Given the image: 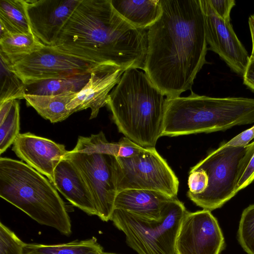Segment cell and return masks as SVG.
I'll return each instance as SVG.
<instances>
[{
  "instance_id": "obj_4",
  "label": "cell",
  "mask_w": 254,
  "mask_h": 254,
  "mask_svg": "<svg viewBox=\"0 0 254 254\" xmlns=\"http://www.w3.org/2000/svg\"><path fill=\"white\" fill-rule=\"evenodd\" d=\"M0 196L39 224L71 234L66 206L55 185L22 161L0 157Z\"/></svg>"
},
{
  "instance_id": "obj_25",
  "label": "cell",
  "mask_w": 254,
  "mask_h": 254,
  "mask_svg": "<svg viewBox=\"0 0 254 254\" xmlns=\"http://www.w3.org/2000/svg\"><path fill=\"white\" fill-rule=\"evenodd\" d=\"M0 104L7 101L24 99L25 84L14 72L6 57L0 52Z\"/></svg>"
},
{
  "instance_id": "obj_20",
  "label": "cell",
  "mask_w": 254,
  "mask_h": 254,
  "mask_svg": "<svg viewBox=\"0 0 254 254\" xmlns=\"http://www.w3.org/2000/svg\"><path fill=\"white\" fill-rule=\"evenodd\" d=\"M90 76V73L31 82L25 84V95L50 96L69 92H78L88 81Z\"/></svg>"
},
{
  "instance_id": "obj_35",
  "label": "cell",
  "mask_w": 254,
  "mask_h": 254,
  "mask_svg": "<svg viewBox=\"0 0 254 254\" xmlns=\"http://www.w3.org/2000/svg\"><path fill=\"white\" fill-rule=\"evenodd\" d=\"M99 254H118L115 253H107V252H104V251L100 252Z\"/></svg>"
},
{
  "instance_id": "obj_24",
  "label": "cell",
  "mask_w": 254,
  "mask_h": 254,
  "mask_svg": "<svg viewBox=\"0 0 254 254\" xmlns=\"http://www.w3.org/2000/svg\"><path fill=\"white\" fill-rule=\"evenodd\" d=\"M0 21L12 33H32L24 0H0Z\"/></svg>"
},
{
  "instance_id": "obj_34",
  "label": "cell",
  "mask_w": 254,
  "mask_h": 254,
  "mask_svg": "<svg viewBox=\"0 0 254 254\" xmlns=\"http://www.w3.org/2000/svg\"><path fill=\"white\" fill-rule=\"evenodd\" d=\"M249 25L252 39V52L250 56L249 61H254V14H252L249 18Z\"/></svg>"
},
{
  "instance_id": "obj_7",
  "label": "cell",
  "mask_w": 254,
  "mask_h": 254,
  "mask_svg": "<svg viewBox=\"0 0 254 254\" xmlns=\"http://www.w3.org/2000/svg\"><path fill=\"white\" fill-rule=\"evenodd\" d=\"M106 137L101 131L89 136L78 137L73 150L65 156L78 169L93 196L97 216L110 220L118 193L116 156L102 153Z\"/></svg>"
},
{
  "instance_id": "obj_11",
  "label": "cell",
  "mask_w": 254,
  "mask_h": 254,
  "mask_svg": "<svg viewBox=\"0 0 254 254\" xmlns=\"http://www.w3.org/2000/svg\"><path fill=\"white\" fill-rule=\"evenodd\" d=\"M225 246L218 222L210 211H187L177 237L176 254H220Z\"/></svg>"
},
{
  "instance_id": "obj_6",
  "label": "cell",
  "mask_w": 254,
  "mask_h": 254,
  "mask_svg": "<svg viewBox=\"0 0 254 254\" xmlns=\"http://www.w3.org/2000/svg\"><path fill=\"white\" fill-rule=\"evenodd\" d=\"M187 212L176 197L165 206L158 220L114 209L110 220L123 232L127 245L138 254H176L177 237Z\"/></svg>"
},
{
  "instance_id": "obj_18",
  "label": "cell",
  "mask_w": 254,
  "mask_h": 254,
  "mask_svg": "<svg viewBox=\"0 0 254 254\" xmlns=\"http://www.w3.org/2000/svg\"><path fill=\"white\" fill-rule=\"evenodd\" d=\"M111 2L124 20L140 29H148L162 13L160 0H111Z\"/></svg>"
},
{
  "instance_id": "obj_33",
  "label": "cell",
  "mask_w": 254,
  "mask_h": 254,
  "mask_svg": "<svg viewBox=\"0 0 254 254\" xmlns=\"http://www.w3.org/2000/svg\"><path fill=\"white\" fill-rule=\"evenodd\" d=\"M243 78L244 84L254 92V61H249Z\"/></svg>"
},
{
  "instance_id": "obj_32",
  "label": "cell",
  "mask_w": 254,
  "mask_h": 254,
  "mask_svg": "<svg viewBox=\"0 0 254 254\" xmlns=\"http://www.w3.org/2000/svg\"><path fill=\"white\" fill-rule=\"evenodd\" d=\"M254 138V126L245 130L226 143L224 146L245 147Z\"/></svg>"
},
{
  "instance_id": "obj_9",
  "label": "cell",
  "mask_w": 254,
  "mask_h": 254,
  "mask_svg": "<svg viewBox=\"0 0 254 254\" xmlns=\"http://www.w3.org/2000/svg\"><path fill=\"white\" fill-rule=\"evenodd\" d=\"M115 170L118 192L143 189L177 196L178 179L155 147L131 158L116 157Z\"/></svg>"
},
{
  "instance_id": "obj_22",
  "label": "cell",
  "mask_w": 254,
  "mask_h": 254,
  "mask_svg": "<svg viewBox=\"0 0 254 254\" xmlns=\"http://www.w3.org/2000/svg\"><path fill=\"white\" fill-rule=\"evenodd\" d=\"M20 107L17 100L0 104V153L12 144L20 134Z\"/></svg>"
},
{
  "instance_id": "obj_1",
  "label": "cell",
  "mask_w": 254,
  "mask_h": 254,
  "mask_svg": "<svg viewBox=\"0 0 254 254\" xmlns=\"http://www.w3.org/2000/svg\"><path fill=\"white\" fill-rule=\"evenodd\" d=\"M162 13L147 32L143 70L167 98L191 91L207 63L208 50L200 0H160Z\"/></svg>"
},
{
  "instance_id": "obj_26",
  "label": "cell",
  "mask_w": 254,
  "mask_h": 254,
  "mask_svg": "<svg viewBox=\"0 0 254 254\" xmlns=\"http://www.w3.org/2000/svg\"><path fill=\"white\" fill-rule=\"evenodd\" d=\"M237 237L243 250L248 254H254V204L249 205L243 210Z\"/></svg>"
},
{
  "instance_id": "obj_16",
  "label": "cell",
  "mask_w": 254,
  "mask_h": 254,
  "mask_svg": "<svg viewBox=\"0 0 254 254\" xmlns=\"http://www.w3.org/2000/svg\"><path fill=\"white\" fill-rule=\"evenodd\" d=\"M54 185L72 205L89 215H97L93 196L83 176L65 157L55 169Z\"/></svg>"
},
{
  "instance_id": "obj_3",
  "label": "cell",
  "mask_w": 254,
  "mask_h": 254,
  "mask_svg": "<svg viewBox=\"0 0 254 254\" xmlns=\"http://www.w3.org/2000/svg\"><path fill=\"white\" fill-rule=\"evenodd\" d=\"M146 74L126 70L110 93L107 105L119 131L144 148L162 136L166 98Z\"/></svg>"
},
{
  "instance_id": "obj_29",
  "label": "cell",
  "mask_w": 254,
  "mask_h": 254,
  "mask_svg": "<svg viewBox=\"0 0 254 254\" xmlns=\"http://www.w3.org/2000/svg\"><path fill=\"white\" fill-rule=\"evenodd\" d=\"M208 178L206 172L202 169L190 170L188 184V192L193 194L203 192L207 188Z\"/></svg>"
},
{
  "instance_id": "obj_28",
  "label": "cell",
  "mask_w": 254,
  "mask_h": 254,
  "mask_svg": "<svg viewBox=\"0 0 254 254\" xmlns=\"http://www.w3.org/2000/svg\"><path fill=\"white\" fill-rule=\"evenodd\" d=\"M26 243L0 222V254H24Z\"/></svg>"
},
{
  "instance_id": "obj_27",
  "label": "cell",
  "mask_w": 254,
  "mask_h": 254,
  "mask_svg": "<svg viewBox=\"0 0 254 254\" xmlns=\"http://www.w3.org/2000/svg\"><path fill=\"white\" fill-rule=\"evenodd\" d=\"M246 147L236 188L237 193L250 185L254 180V141Z\"/></svg>"
},
{
  "instance_id": "obj_19",
  "label": "cell",
  "mask_w": 254,
  "mask_h": 254,
  "mask_svg": "<svg viewBox=\"0 0 254 254\" xmlns=\"http://www.w3.org/2000/svg\"><path fill=\"white\" fill-rule=\"evenodd\" d=\"M77 93L69 92L50 96L25 95L24 99L27 104L43 118L55 123L65 120L73 114L67 109L66 106Z\"/></svg>"
},
{
  "instance_id": "obj_13",
  "label": "cell",
  "mask_w": 254,
  "mask_h": 254,
  "mask_svg": "<svg viewBox=\"0 0 254 254\" xmlns=\"http://www.w3.org/2000/svg\"><path fill=\"white\" fill-rule=\"evenodd\" d=\"M34 35L45 46L54 47L63 28L80 0H24Z\"/></svg>"
},
{
  "instance_id": "obj_8",
  "label": "cell",
  "mask_w": 254,
  "mask_h": 254,
  "mask_svg": "<svg viewBox=\"0 0 254 254\" xmlns=\"http://www.w3.org/2000/svg\"><path fill=\"white\" fill-rule=\"evenodd\" d=\"M246 149V146H224L222 144L191 168L190 170H203L207 175L208 183L206 190L201 193L188 192L189 198L203 209L211 211L221 207L234 196Z\"/></svg>"
},
{
  "instance_id": "obj_10",
  "label": "cell",
  "mask_w": 254,
  "mask_h": 254,
  "mask_svg": "<svg viewBox=\"0 0 254 254\" xmlns=\"http://www.w3.org/2000/svg\"><path fill=\"white\" fill-rule=\"evenodd\" d=\"M101 63H104L44 46L41 50L10 63V64L14 72L27 84L39 80L89 73Z\"/></svg>"
},
{
  "instance_id": "obj_30",
  "label": "cell",
  "mask_w": 254,
  "mask_h": 254,
  "mask_svg": "<svg viewBox=\"0 0 254 254\" xmlns=\"http://www.w3.org/2000/svg\"><path fill=\"white\" fill-rule=\"evenodd\" d=\"M118 150L117 157L131 158L144 151V148L127 137L121 138L118 142Z\"/></svg>"
},
{
  "instance_id": "obj_21",
  "label": "cell",
  "mask_w": 254,
  "mask_h": 254,
  "mask_svg": "<svg viewBox=\"0 0 254 254\" xmlns=\"http://www.w3.org/2000/svg\"><path fill=\"white\" fill-rule=\"evenodd\" d=\"M103 251L94 237L56 245L26 243L24 247V254H99Z\"/></svg>"
},
{
  "instance_id": "obj_17",
  "label": "cell",
  "mask_w": 254,
  "mask_h": 254,
  "mask_svg": "<svg viewBox=\"0 0 254 254\" xmlns=\"http://www.w3.org/2000/svg\"><path fill=\"white\" fill-rule=\"evenodd\" d=\"M173 198L155 190H126L118 192L114 209L128 211L150 219L158 220L161 217L165 206Z\"/></svg>"
},
{
  "instance_id": "obj_14",
  "label": "cell",
  "mask_w": 254,
  "mask_h": 254,
  "mask_svg": "<svg viewBox=\"0 0 254 254\" xmlns=\"http://www.w3.org/2000/svg\"><path fill=\"white\" fill-rule=\"evenodd\" d=\"M125 70L110 63L99 64L91 71L88 81L66 106L72 113L90 108L89 119L96 118L107 104L110 91L120 81Z\"/></svg>"
},
{
  "instance_id": "obj_15",
  "label": "cell",
  "mask_w": 254,
  "mask_h": 254,
  "mask_svg": "<svg viewBox=\"0 0 254 254\" xmlns=\"http://www.w3.org/2000/svg\"><path fill=\"white\" fill-rule=\"evenodd\" d=\"M12 145L19 158L54 184L55 169L68 152L64 144L28 132L20 133Z\"/></svg>"
},
{
  "instance_id": "obj_12",
  "label": "cell",
  "mask_w": 254,
  "mask_h": 254,
  "mask_svg": "<svg viewBox=\"0 0 254 254\" xmlns=\"http://www.w3.org/2000/svg\"><path fill=\"white\" fill-rule=\"evenodd\" d=\"M208 50L218 54L230 69L243 76L250 61L249 54L237 37L230 21L219 17L208 0H200Z\"/></svg>"
},
{
  "instance_id": "obj_31",
  "label": "cell",
  "mask_w": 254,
  "mask_h": 254,
  "mask_svg": "<svg viewBox=\"0 0 254 254\" xmlns=\"http://www.w3.org/2000/svg\"><path fill=\"white\" fill-rule=\"evenodd\" d=\"M216 14L226 21H230V13L236 4L235 0H208Z\"/></svg>"
},
{
  "instance_id": "obj_2",
  "label": "cell",
  "mask_w": 254,
  "mask_h": 254,
  "mask_svg": "<svg viewBox=\"0 0 254 254\" xmlns=\"http://www.w3.org/2000/svg\"><path fill=\"white\" fill-rule=\"evenodd\" d=\"M54 48L79 57L143 70L147 32L124 20L111 0H80Z\"/></svg>"
},
{
  "instance_id": "obj_23",
  "label": "cell",
  "mask_w": 254,
  "mask_h": 254,
  "mask_svg": "<svg viewBox=\"0 0 254 254\" xmlns=\"http://www.w3.org/2000/svg\"><path fill=\"white\" fill-rule=\"evenodd\" d=\"M44 47L32 33H12L0 39V52L11 63Z\"/></svg>"
},
{
  "instance_id": "obj_5",
  "label": "cell",
  "mask_w": 254,
  "mask_h": 254,
  "mask_svg": "<svg viewBox=\"0 0 254 254\" xmlns=\"http://www.w3.org/2000/svg\"><path fill=\"white\" fill-rule=\"evenodd\" d=\"M254 123V99L197 95L166 98L162 136L225 130Z\"/></svg>"
}]
</instances>
